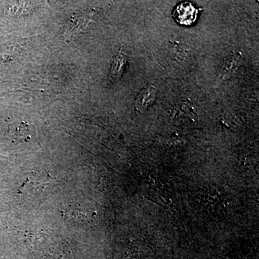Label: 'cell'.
Listing matches in <instances>:
<instances>
[{
  "label": "cell",
  "mask_w": 259,
  "mask_h": 259,
  "mask_svg": "<svg viewBox=\"0 0 259 259\" xmlns=\"http://www.w3.org/2000/svg\"><path fill=\"white\" fill-rule=\"evenodd\" d=\"M241 61V55L239 54H233L228 56L223 63V70L224 74L233 73L240 66Z\"/></svg>",
  "instance_id": "cell-5"
},
{
  "label": "cell",
  "mask_w": 259,
  "mask_h": 259,
  "mask_svg": "<svg viewBox=\"0 0 259 259\" xmlns=\"http://www.w3.org/2000/svg\"><path fill=\"white\" fill-rule=\"evenodd\" d=\"M198 10L190 3H184L177 6L173 17L181 25H192L197 19Z\"/></svg>",
  "instance_id": "cell-1"
},
{
  "label": "cell",
  "mask_w": 259,
  "mask_h": 259,
  "mask_svg": "<svg viewBox=\"0 0 259 259\" xmlns=\"http://www.w3.org/2000/svg\"><path fill=\"white\" fill-rule=\"evenodd\" d=\"M127 64V56L120 50L114 57L110 69V79L112 81H118L123 76Z\"/></svg>",
  "instance_id": "cell-3"
},
{
  "label": "cell",
  "mask_w": 259,
  "mask_h": 259,
  "mask_svg": "<svg viewBox=\"0 0 259 259\" xmlns=\"http://www.w3.org/2000/svg\"><path fill=\"white\" fill-rule=\"evenodd\" d=\"M90 15L88 14H76L71 17L69 22H68L67 27L66 28V32L64 35L66 37H71L73 35L77 33L90 23Z\"/></svg>",
  "instance_id": "cell-4"
},
{
  "label": "cell",
  "mask_w": 259,
  "mask_h": 259,
  "mask_svg": "<svg viewBox=\"0 0 259 259\" xmlns=\"http://www.w3.org/2000/svg\"><path fill=\"white\" fill-rule=\"evenodd\" d=\"M157 90L153 85H148L140 91L135 102V107L137 111L143 112L151 106L156 98Z\"/></svg>",
  "instance_id": "cell-2"
}]
</instances>
